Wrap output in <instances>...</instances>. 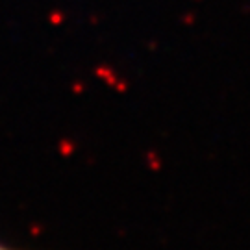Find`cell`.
Masks as SVG:
<instances>
[{
	"instance_id": "6da1fadb",
	"label": "cell",
	"mask_w": 250,
	"mask_h": 250,
	"mask_svg": "<svg viewBox=\"0 0 250 250\" xmlns=\"http://www.w3.org/2000/svg\"><path fill=\"white\" fill-rule=\"evenodd\" d=\"M0 250H11V249H8V247H4V245H0Z\"/></svg>"
}]
</instances>
